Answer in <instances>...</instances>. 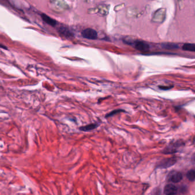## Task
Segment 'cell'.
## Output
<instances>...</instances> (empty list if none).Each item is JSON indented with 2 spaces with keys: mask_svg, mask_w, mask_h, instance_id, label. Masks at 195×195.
<instances>
[{
  "mask_svg": "<svg viewBox=\"0 0 195 195\" xmlns=\"http://www.w3.org/2000/svg\"><path fill=\"white\" fill-rule=\"evenodd\" d=\"M98 126V125H96V124H90V125H85V126L81 127L80 128V130L83 131H89L93 130L96 128H97Z\"/></svg>",
  "mask_w": 195,
  "mask_h": 195,
  "instance_id": "cell-9",
  "label": "cell"
},
{
  "mask_svg": "<svg viewBox=\"0 0 195 195\" xmlns=\"http://www.w3.org/2000/svg\"><path fill=\"white\" fill-rule=\"evenodd\" d=\"M173 87V86H159V88L161 89V90H169L171 88Z\"/></svg>",
  "mask_w": 195,
  "mask_h": 195,
  "instance_id": "cell-13",
  "label": "cell"
},
{
  "mask_svg": "<svg viewBox=\"0 0 195 195\" xmlns=\"http://www.w3.org/2000/svg\"><path fill=\"white\" fill-rule=\"evenodd\" d=\"M82 36L88 39H96L98 38V33L94 29L87 28L82 31Z\"/></svg>",
  "mask_w": 195,
  "mask_h": 195,
  "instance_id": "cell-1",
  "label": "cell"
},
{
  "mask_svg": "<svg viewBox=\"0 0 195 195\" xmlns=\"http://www.w3.org/2000/svg\"><path fill=\"white\" fill-rule=\"evenodd\" d=\"M123 111H123L122 110H114V111H112L111 112H110L109 114H108V115H107V117H110V116H112L115 115L116 114H118L119 112Z\"/></svg>",
  "mask_w": 195,
  "mask_h": 195,
  "instance_id": "cell-12",
  "label": "cell"
},
{
  "mask_svg": "<svg viewBox=\"0 0 195 195\" xmlns=\"http://www.w3.org/2000/svg\"><path fill=\"white\" fill-rule=\"evenodd\" d=\"M181 145V143H174L173 144H172L169 146L167 147L164 151L163 153H174L176 151V148H178V147L180 146Z\"/></svg>",
  "mask_w": 195,
  "mask_h": 195,
  "instance_id": "cell-6",
  "label": "cell"
},
{
  "mask_svg": "<svg viewBox=\"0 0 195 195\" xmlns=\"http://www.w3.org/2000/svg\"><path fill=\"white\" fill-rule=\"evenodd\" d=\"M187 177L189 180L191 181H194L195 180V171L194 170H192L188 171L187 174Z\"/></svg>",
  "mask_w": 195,
  "mask_h": 195,
  "instance_id": "cell-11",
  "label": "cell"
},
{
  "mask_svg": "<svg viewBox=\"0 0 195 195\" xmlns=\"http://www.w3.org/2000/svg\"><path fill=\"white\" fill-rule=\"evenodd\" d=\"M177 161L176 157H171L163 160L158 165V167L160 168H167L174 166Z\"/></svg>",
  "mask_w": 195,
  "mask_h": 195,
  "instance_id": "cell-2",
  "label": "cell"
},
{
  "mask_svg": "<svg viewBox=\"0 0 195 195\" xmlns=\"http://www.w3.org/2000/svg\"><path fill=\"white\" fill-rule=\"evenodd\" d=\"M178 188L174 185L169 184L165 185L164 188V193L165 195H176Z\"/></svg>",
  "mask_w": 195,
  "mask_h": 195,
  "instance_id": "cell-5",
  "label": "cell"
},
{
  "mask_svg": "<svg viewBox=\"0 0 195 195\" xmlns=\"http://www.w3.org/2000/svg\"><path fill=\"white\" fill-rule=\"evenodd\" d=\"M41 17H42L43 21L45 22L46 24H48L50 25V26H55L57 24L56 21L54 19L48 16H47L46 14H44V13L41 14Z\"/></svg>",
  "mask_w": 195,
  "mask_h": 195,
  "instance_id": "cell-7",
  "label": "cell"
},
{
  "mask_svg": "<svg viewBox=\"0 0 195 195\" xmlns=\"http://www.w3.org/2000/svg\"><path fill=\"white\" fill-rule=\"evenodd\" d=\"M168 179L169 181L174 183H177L183 179V175L181 172L178 171H172L169 174Z\"/></svg>",
  "mask_w": 195,
  "mask_h": 195,
  "instance_id": "cell-3",
  "label": "cell"
},
{
  "mask_svg": "<svg viewBox=\"0 0 195 195\" xmlns=\"http://www.w3.org/2000/svg\"><path fill=\"white\" fill-rule=\"evenodd\" d=\"M0 48H3V49H7V47L4 46V45H1V44H0Z\"/></svg>",
  "mask_w": 195,
  "mask_h": 195,
  "instance_id": "cell-14",
  "label": "cell"
},
{
  "mask_svg": "<svg viewBox=\"0 0 195 195\" xmlns=\"http://www.w3.org/2000/svg\"><path fill=\"white\" fill-rule=\"evenodd\" d=\"M163 48L166 49H176L178 48V46L177 44L173 43H165L161 45Z\"/></svg>",
  "mask_w": 195,
  "mask_h": 195,
  "instance_id": "cell-10",
  "label": "cell"
},
{
  "mask_svg": "<svg viewBox=\"0 0 195 195\" xmlns=\"http://www.w3.org/2000/svg\"><path fill=\"white\" fill-rule=\"evenodd\" d=\"M183 49L185 51L195 52V44L194 43H185L184 45L183 46Z\"/></svg>",
  "mask_w": 195,
  "mask_h": 195,
  "instance_id": "cell-8",
  "label": "cell"
},
{
  "mask_svg": "<svg viewBox=\"0 0 195 195\" xmlns=\"http://www.w3.org/2000/svg\"><path fill=\"white\" fill-rule=\"evenodd\" d=\"M133 43L135 45V48L139 51L146 52L150 49V45L146 42L138 41H136Z\"/></svg>",
  "mask_w": 195,
  "mask_h": 195,
  "instance_id": "cell-4",
  "label": "cell"
}]
</instances>
